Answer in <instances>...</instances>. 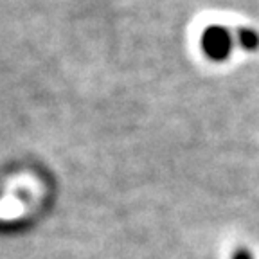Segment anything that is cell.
<instances>
[{
    "label": "cell",
    "mask_w": 259,
    "mask_h": 259,
    "mask_svg": "<svg viewBox=\"0 0 259 259\" xmlns=\"http://www.w3.org/2000/svg\"><path fill=\"white\" fill-rule=\"evenodd\" d=\"M232 259H252V255L248 254L247 250H238L234 255H232Z\"/></svg>",
    "instance_id": "obj_1"
}]
</instances>
